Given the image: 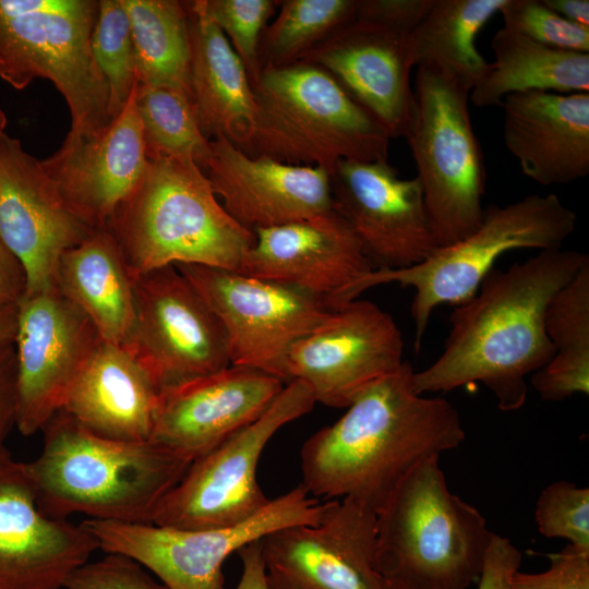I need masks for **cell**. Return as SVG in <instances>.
Listing matches in <instances>:
<instances>
[{
    "mask_svg": "<svg viewBox=\"0 0 589 589\" xmlns=\"http://www.w3.org/2000/svg\"><path fill=\"white\" fill-rule=\"evenodd\" d=\"M589 261L577 250H543L506 271L492 268L477 292L454 306L444 350L414 372L416 393L450 392L479 382L502 411L520 409L529 378L553 357L544 316L553 296Z\"/></svg>",
    "mask_w": 589,
    "mask_h": 589,
    "instance_id": "obj_1",
    "label": "cell"
},
{
    "mask_svg": "<svg viewBox=\"0 0 589 589\" xmlns=\"http://www.w3.org/2000/svg\"><path fill=\"white\" fill-rule=\"evenodd\" d=\"M407 361L369 385L333 424L302 445V485L314 496L354 498L377 513L420 461L466 437L455 406L416 393Z\"/></svg>",
    "mask_w": 589,
    "mask_h": 589,
    "instance_id": "obj_2",
    "label": "cell"
},
{
    "mask_svg": "<svg viewBox=\"0 0 589 589\" xmlns=\"http://www.w3.org/2000/svg\"><path fill=\"white\" fill-rule=\"evenodd\" d=\"M40 454L25 462L40 507L67 518L152 522L191 461L152 441L125 442L86 430L59 410L43 429Z\"/></svg>",
    "mask_w": 589,
    "mask_h": 589,
    "instance_id": "obj_3",
    "label": "cell"
},
{
    "mask_svg": "<svg viewBox=\"0 0 589 589\" xmlns=\"http://www.w3.org/2000/svg\"><path fill=\"white\" fill-rule=\"evenodd\" d=\"M139 274L177 264L237 272L255 236L218 202L190 158L158 156L106 227Z\"/></svg>",
    "mask_w": 589,
    "mask_h": 589,
    "instance_id": "obj_4",
    "label": "cell"
},
{
    "mask_svg": "<svg viewBox=\"0 0 589 589\" xmlns=\"http://www.w3.org/2000/svg\"><path fill=\"white\" fill-rule=\"evenodd\" d=\"M493 534L484 516L449 490L440 456H431L376 513V569L387 589H469Z\"/></svg>",
    "mask_w": 589,
    "mask_h": 589,
    "instance_id": "obj_5",
    "label": "cell"
},
{
    "mask_svg": "<svg viewBox=\"0 0 589 589\" xmlns=\"http://www.w3.org/2000/svg\"><path fill=\"white\" fill-rule=\"evenodd\" d=\"M251 85L248 155L328 171L340 160H387V131L325 69L303 61L265 68Z\"/></svg>",
    "mask_w": 589,
    "mask_h": 589,
    "instance_id": "obj_6",
    "label": "cell"
},
{
    "mask_svg": "<svg viewBox=\"0 0 589 589\" xmlns=\"http://www.w3.org/2000/svg\"><path fill=\"white\" fill-rule=\"evenodd\" d=\"M576 221V213L553 193L529 194L503 206L492 204L484 207L480 225L465 238L436 248L412 266L372 269L339 293L329 308L341 306L380 285L412 288L410 313L418 352L435 308L455 306L470 299L495 262L508 251L562 248Z\"/></svg>",
    "mask_w": 589,
    "mask_h": 589,
    "instance_id": "obj_7",
    "label": "cell"
},
{
    "mask_svg": "<svg viewBox=\"0 0 589 589\" xmlns=\"http://www.w3.org/2000/svg\"><path fill=\"white\" fill-rule=\"evenodd\" d=\"M97 0H0V79L24 89L49 80L71 113L72 134L106 127L109 91L92 50Z\"/></svg>",
    "mask_w": 589,
    "mask_h": 589,
    "instance_id": "obj_8",
    "label": "cell"
},
{
    "mask_svg": "<svg viewBox=\"0 0 589 589\" xmlns=\"http://www.w3.org/2000/svg\"><path fill=\"white\" fill-rule=\"evenodd\" d=\"M405 139L438 247L481 223L485 167L469 112L470 89L438 68H417Z\"/></svg>",
    "mask_w": 589,
    "mask_h": 589,
    "instance_id": "obj_9",
    "label": "cell"
},
{
    "mask_svg": "<svg viewBox=\"0 0 589 589\" xmlns=\"http://www.w3.org/2000/svg\"><path fill=\"white\" fill-rule=\"evenodd\" d=\"M327 504L300 484L271 498L247 520L226 527L179 529L89 518L81 525L95 538L98 549L136 561L168 589H226L223 565L231 553L283 527L316 525Z\"/></svg>",
    "mask_w": 589,
    "mask_h": 589,
    "instance_id": "obj_10",
    "label": "cell"
},
{
    "mask_svg": "<svg viewBox=\"0 0 589 589\" xmlns=\"http://www.w3.org/2000/svg\"><path fill=\"white\" fill-rule=\"evenodd\" d=\"M316 404L300 380L286 383L252 423L193 460L159 503L152 522L179 529H209L239 524L271 501L256 477L260 457L274 434L309 413Z\"/></svg>",
    "mask_w": 589,
    "mask_h": 589,
    "instance_id": "obj_11",
    "label": "cell"
},
{
    "mask_svg": "<svg viewBox=\"0 0 589 589\" xmlns=\"http://www.w3.org/2000/svg\"><path fill=\"white\" fill-rule=\"evenodd\" d=\"M208 303L227 335L230 364L285 384L292 346L328 314L324 301L297 288L227 269L177 264Z\"/></svg>",
    "mask_w": 589,
    "mask_h": 589,
    "instance_id": "obj_12",
    "label": "cell"
},
{
    "mask_svg": "<svg viewBox=\"0 0 589 589\" xmlns=\"http://www.w3.org/2000/svg\"><path fill=\"white\" fill-rule=\"evenodd\" d=\"M135 324L129 350L159 393L230 364L218 316L176 265L133 277Z\"/></svg>",
    "mask_w": 589,
    "mask_h": 589,
    "instance_id": "obj_13",
    "label": "cell"
},
{
    "mask_svg": "<svg viewBox=\"0 0 589 589\" xmlns=\"http://www.w3.org/2000/svg\"><path fill=\"white\" fill-rule=\"evenodd\" d=\"M100 341L91 320L57 285L24 293L17 302L14 339L16 428L22 435L43 430L61 410Z\"/></svg>",
    "mask_w": 589,
    "mask_h": 589,
    "instance_id": "obj_14",
    "label": "cell"
},
{
    "mask_svg": "<svg viewBox=\"0 0 589 589\" xmlns=\"http://www.w3.org/2000/svg\"><path fill=\"white\" fill-rule=\"evenodd\" d=\"M404 339L393 316L358 298L336 309L288 354L289 382L300 380L315 401L347 408L369 385L404 364Z\"/></svg>",
    "mask_w": 589,
    "mask_h": 589,
    "instance_id": "obj_15",
    "label": "cell"
},
{
    "mask_svg": "<svg viewBox=\"0 0 589 589\" xmlns=\"http://www.w3.org/2000/svg\"><path fill=\"white\" fill-rule=\"evenodd\" d=\"M268 589H387L376 569V513L344 497L328 501L316 525L261 539Z\"/></svg>",
    "mask_w": 589,
    "mask_h": 589,
    "instance_id": "obj_16",
    "label": "cell"
},
{
    "mask_svg": "<svg viewBox=\"0 0 589 589\" xmlns=\"http://www.w3.org/2000/svg\"><path fill=\"white\" fill-rule=\"evenodd\" d=\"M329 175L334 209L373 269L409 267L438 248L417 177L400 178L387 160H340Z\"/></svg>",
    "mask_w": 589,
    "mask_h": 589,
    "instance_id": "obj_17",
    "label": "cell"
},
{
    "mask_svg": "<svg viewBox=\"0 0 589 589\" xmlns=\"http://www.w3.org/2000/svg\"><path fill=\"white\" fill-rule=\"evenodd\" d=\"M67 204L40 160L0 134V239L26 275L25 293L56 285L63 253L92 232Z\"/></svg>",
    "mask_w": 589,
    "mask_h": 589,
    "instance_id": "obj_18",
    "label": "cell"
},
{
    "mask_svg": "<svg viewBox=\"0 0 589 589\" xmlns=\"http://www.w3.org/2000/svg\"><path fill=\"white\" fill-rule=\"evenodd\" d=\"M97 549L81 524L40 507L25 462L0 456V589H61Z\"/></svg>",
    "mask_w": 589,
    "mask_h": 589,
    "instance_id": "obj_19",
    "label": "cell"
},
{
    "mask_svg": "<svg viewBox=\"0 0 589 589\" xmlns=\"http://www.w3.org/2000/svg\"><path fill=\"white\" fill-rule=\"evenodd\" d=\"M40 164L85 224L106 228L149 166L134 89L123 110L106 127L87 134L68 133L57 152Z\"/></svg>",
    "mask_w": 589,
    "mask_h": 589,
    "instance_id": "obj_20",
    "label": "cell"
},
{
    "mask_svg": "<svg viewBox=\"0 0 589 589\" xmlns=\"http://www.w3.org/2000/svg\"><path fill=\"white\" fill-rule=\"evenodd\" d=\"M285 383L238 365L159 394L149 441L191 462L255 421Z\"/></svg>",
    "mask_w": 589,
    "mask_h": 589,
    "instance_id": "obj_21",
    "label": "cell"
},
{
    "mask_svg": "<svg viewBox=\"0 0 589 589\" xmlns=\"http://www.w3.org/2000/svg\"><path fill=\"white\" fill-rule=\"evenodd\" d=\"M209 145L203 171L226 212L247 229L280 226L334 209L327 169L250 156L223 135Z\"/></svg>",
    "mask_w": 589,
    "mask_h": 589,
    "instance_id": "obj_22",
    "label": "cell"
},
{
    "mask_svg": "<svg viewBox=\"0 0 589 589\" xmlns=\"http://www.w3.org/2000/svg\"><path fill=\"white\" fill-rule=\"evenodd\" d=\"M255 239L237 273L333 300L373 269L358 239L335 211L253 230Z\"/></svg>",
    "mask_w": 589,
    "mask_h": 589,
    "instance_id": "obj_23",
    "label": "cell"
},
{
    "mask_svg": "<svg viewBox=\"0 0 589 589\" xmlns=\"http://www.w3.org/2000/svg\"><path fill=\"white\" fill-rule=\"evenodd\" d=\"M410 34L375 20L352 17L298 61L329 72L387 131L405 136L413 106Z\"/></svg>",
    "mask_w": 589,
    "mask_h": 589,
    "instance_id": "obj_24",
    "label": "cell"
},
{
    "mask_svg": "<svg viewBox=\"0 0 589 589\" xmlns=\"http://www.w3.org/2000/svg\"><path fill=\"white\" fill-rule=\"evenodd\" d=\"M502 107L505 146L526 177L552 185L589 173V93L530 91Z\"/></svg>",
    "mask_w": 589,
    "mask_h": 589,
    "instance_id": "obj_25",
    "label": "cell"
},
{
    "mask_svg": "<svg viewBox=\"0 0 589 589\" xmlns=\"http://www.w3.org/2000/svg\"><path fill=\"white\" fill-rule=\"evenodd\" d=\"M159 390L125 348L101 339L71 385L67 414L92 433L117 441H149Z\"/></svg>",
    "mask_w": 589,
    "mask_h": 589,
    "instance_id": "obj_26",
    "label": "cell"
},
{
    "mask_svg": "<svg viewBox=\"0 0 589 589\" xmlns=\"http://www.w3.org/2000/svg\"><path fill=\"white\" fill-rule=\"evenodd\" d=\"M191 41V88L200 128L248 154L255 123L251 80L205 0L185 1Z\"/></svg>",
    "mask_w": 589,
    "mask_h": 589,
    "instance_id": "obj_27",
    "label": "cell"
},
{
    "mask_svg": "<svg viewBox=\"0 0 589 589\" xmlns=\"http://www.w3.org/2000/svg\"><path fill=\"white\" fill-rule=\"evenodd\" d=\"M55 281L91 320L103 340L129 348L135 324L133 277L107 228L93 230L63 253Z\"/></svg>",
    "mask_w": 589,
    "mask_h": 589,
    "instance_id": "obj_28",
    "label": "cell"
},
{
    "mask_svg": "<svg viewBox=\"0 0 589 589\" xmlns=\"http://www.w3.org/2000/svg\"><path fill=\"white\" fill-rule=\"evenodd\" d=\"M491 48L494 60L469 94L477 107L502 106L506 96L530 91L589 93V53L548 47L506 27Z\"/></svg>",
    "mask_w": 589,
    "mask_h": 589,
    "instance_id": "obj_29",
    "label": "cell"
},
{
    "mask_svg": "<svg viewBox=\"0 0 589 589\" xmlns=\"http://www.w3.org/2000/svg\"><path fill=\"white\" fill-rule=\"evenodd\" d=\"M505 1L433 0L428 13L408 37L411 67L438 68L471 92L489 65L477 49V35Z\"/></svg>",
    "mask_w": 589,
    "mask_h": 589,
    "instance_id": "obj_30",
    "label": "cell"
},
{
    "mask_svg": "<svg viewBox=\"0 0 589 589\" xmlns=\"http://www.w3.org/2000/svg\"><path fill=\"white\" fill-rule=\"evenodd\" d=\"M544 328L554 353L530 385L544 401L589 393V261L551 299Z\"/></svg>",
    "mask_w": 589,
    "mask_h": 589,
    "instance_id": "obj_31",
    "label": "cell"
},
{
    "mask_svg": "<svg viewBox=\"0 0 589 589\" xmlns=\"http://www.w3.org/2000/svg\"><path fill=\"white\" fill-rule=\"evenodd\" d=\"M120 2L130 22L139 83L181 92L193 101L185 1Z\"/></svg>",
    "mask_w": 589,
    "mask_h": 589,
    "instance_id": "obj_32",
    "label": "cell"
},
{
    "mask_svg": "<svg viewBox=\"0 0 589 589\" xmlns=\"http://www.w3.org/2000/svg\"><path fill=\"white\" fill-rule=\"evenodd\" d=\"M134 106L148 158H190L203 169L209 154L211 140L204 136L189 96L175 89L137 82Z\"/></svg>",
    "mask_w": 589,
    "mask_h": 589,
    "instance_id": "obj_33",
    "label": "cell"
},
{
    "mask_svg": "<svg viewBox=\"0 0 589 589\" xmlns=\"http://www.w3.org/2000/svg\"><path fill=\"white\" fill-rule=\"evenodd\" d=\"M358 0H281L259 46L260 70L297 62L356 15ZM261 72V71H260Z\"/></svg>",
    "mask_w": 589,
    "mask_h": 589,
    "instance_id": "obj_34",
    "label": "cell"
},
{
    "mask_svg": "<svg viewBox=\"0 0 589 589\" xmlns=\"http://www.w3.org/2000/svg\"><path fill=\"white\" fill-rule=\"evenodd\" d=\"M92 50L108 85V111L113 120L139 82L130 22L120 0L99 1Z\"/></svg>",
    "mask_w": 589,
    "mask_h": 589,
    "instance_id": "obj_35",
    "label": "cell"
},
{
    "mask_svg": "<svg viewBox=\"0 0 589 589\" xmlns=\"http://www.w3.org/2000/svg\"><path fill=\"white\" fill-rule=\"evenodd\" d=\"M534 520L545 538H561L589 552V489L566 480L545 486L536 504Z\"/></svg>",
    "mask_w": 589,
    "mask_h": 589,
    "instance_id": "obj_36",
    "label": "cell"
},
{
    "mask_svg": "<svg viewBox=\"0 0 589 589\" xmlns=\"http://www.w3.org/2000/svg\"><path fill=\"white\" fill-rule=\"evenodd\" d=\"M277 5L278 1L273 0H205L208 15L230 39L251 83L261 71L257 58L261 36Z\"/></svg>",
    "mask_w": 589,
    "mask_h": 589,
    "instance_id": "obj_37",
    "label": "cell"
},
{
    "mask_svg": "<svg viewBox=\"0 0 589 589\" xmlns=\"http://www.w3.org/2000/svg\"><path fill=\"white\" fill-rule=\"evenodd\" d=\"M498 13L503 27L531 40L555 49L589 53V27L568 22L543 0H506Z\"/></svg>",
    "mask_w": 589,
    "mask_h": 589,
    "instance_id": "obj_38",
    "label": "cell"
},
{
    "mask_svg": "<svg viewBox=\"0 0 589 589\" xmlns=\"http://www.w3.org/2000/svg\"><path fill=\"white\" fill-rule=\"evenodd\" d=\"M64 589H168L155 581L136 561L116 553L86 562L67 579Z\"/></svg>",
    "mask_w": 589,
    "mask_h": 589,
    "instance_id": "obj_39",
    "label": "cell"
},
{
    "mask_svg": "<svg viewBox=\"0 0 589 589\" xmlns=\"http://www.w3.org/2000/svg\"><path fill=\"white\" fill-rule=\"evenodd\" d=\"M549 558V568L541 573L515 572L512 589H589V552L567 544Z\"/></svg>",
    "mask_w": 589,
    "mask_h": 589,
    "instance_id": "obj_40",
    "label": "cell"
},
{
    "mask_svg": "<svg viewBox=\"0 0 589 589\" xmlns=\"http://www.w3.org/2000/svg\"><path fill=\"white\" fill-rule=\"evenodd\" d=\"M432 3L433 0H358L356 16L380 21L411 34Z\"/></svg>",
    "mask_w": 589,
    "mask_h": 589,
    "instance_id": "obj_41",
    "label": "cell"
},
{
    "mask_svg": "<svg viewBox=\"0 0 589 589\" xmlns=\"http://www.w3.org/2000/svg\"><path fill=\"white\" fill-rule=\"evenodd\" d=\"M521 561L519 549L494 532L477 589H512L510 578L520 568Z\"/></svg>",
    "mask_w": 589,
    "mask_h": 589,
    "instance_id": "obj_42",
    "label": "cell"
},
{
    "mask_svg": "<svg viewBox=\"0 0 589 589\" xmlns=\"http://www.w3.org/2000/svg\"><path fill=\"white\" fill-rule=\"evenodd\" d=\"M16 426V378L14 345L0 350V456L8 449L5 440Z\"/></svg>",
    "mask_w": 589,
    "mask_h": 589,
    "instance_id": "obj_43",
    "label": "cell"
},
{
    "mask_svg": "<svg viewBox=\"0 0 589 589\" xmlns=\"http://www.w3.org/2000/svg\"><path fill=\"white\" fill-rule=\"evenodd\" d=\"M25 290L24 268L0 239V302L17 303Z\"/></svg>",
    "mask_w": 589,
    "mask_h": 589,
    "instance_id": "obj_44",
    "label": "cell"
},
{
    "mask_svg": "<svg viewBox=\"0 0 589 589\" xmlns=\"http://www.w3.org/2000/svg\"><path fill=\"white\" fill-rule=\"evenodd\" d=\"M242 573L236 589H268L262 557L261 539L238 550Z\"/></svg>",
    "mask_w": 589,
    "mask_h": 589,
    "instance_id": "obj_45",
    "label": "cell"
},
{
    "mask_svg": "<svg viewBox=\"0 0 589 589\" xmlns=\"http://www.w3.org/2000/svg\"><path fill=\"white\" fill-rule=\"evenodd\" d=\"M543 2L568 22L589 27L588 0H543Z\"/></svg>",
    "mask_w": 589,
    "mask_h": 589,
    "instance_id": "obj_46",
    "label": "cell"
},
{
    "mask_svg": "<svg viewBox=\"0 0 589 589\" xmlns=\"http://www.w3.org/2000/svg\"><path fill=\"white\" fill-rule=\"evenodd\" d=\"M17 303L0 302V350L14 345Z\"/></svg>",
    "mask_w": 589,
    "mask_h": 589,
    "instance_id": "obj_47",
    "label": "cell"
},
{
    "mask_svg": "<svg viewBox=\"0 0 589 589\" xmlns=\"http://www.w3.org/2000/svg\"><path fill=\"white\" fill-rule=\"evenodd\" d=\"M7 123H8L7 116L3 109L0 107V134L5 132L4 130H5Z\"/></svg>",
    "mask_w": 589,
    "mask_h": 589,
    "instance_id": "obj_48",
    "label": "cell"
}]
</instances>
